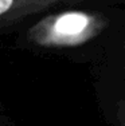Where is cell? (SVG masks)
I'll list each match as a JSON object with an SVG mask.
<instances>
[{"label": "cell", "mask_w": 125, "mask_h": 126, "mask_svg": "<svg viewBox=\"0 0 125 126\" xmlns=\"http://www.w3.org/2000/svg\"><path fill=\"white\" fill-rule=\"evenodd\" d=\"M102 20L85 11H65L47 16L28 32V39L43 47H73L100 32Z\"/></svg>", "instance_id": "cell-1"}, {"label": "cell", "mask_w": 125, "mask_h": 126, "mask_svg": "<svg viewBox=\"0 0 125 126\" xmlns=\"http://www.w3.org/2000/svg\"><path fill=\"white\" fill-rule=\"evenodd\" d=\"M63 0H0V30Z\"/></svg>", "instance_id": "cell-2"}]
</instances>
